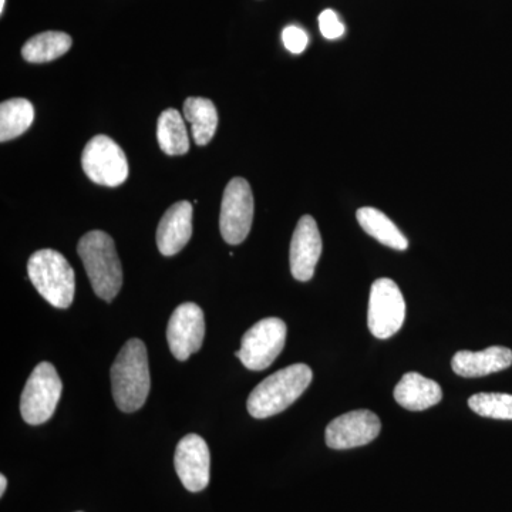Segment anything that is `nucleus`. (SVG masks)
<instances>
[{
	"label": "nucleus",
	"instance_id": "obj_9",
	"mask_svg": "<svg viewBox=\"0 0 512 512\" xmlns=\"http://www.w3.org/2000/svg\"><path fill=\"white\" fill-rule=\"evenodd\" d=\"M82 165L87 177L104 187H119L128 177L126 154L107 136L93 137L86 144Z\"/></svg>",
	"mask_w": 512,
	"mask_h": 512
},
{
	"label": "nucleus",
	"instance_id": "obj_21",
	"mask_svg": "<svg viewBox=\"0 0 512 512\" xmlns=\"http://www.w3.org/2000/svg\"><path fill=\"white\" fill-rule=\"evenodd\" d=\"M35 119L32 103L26 99H12L0 104V141L13 140L29 130Z\"/></svg>",
	"mask_w": 512,
	"mask_h": 512
},
{
	"label": "nucleus",
	"instance_id": "obj_1",
	"mask_svg": "<svg viewBox=\"0 0 512 512\" xmlns=\"http://www.w3.org/2000/svg\"><path fill=\"white\" fill-rule=\"evenodd\" d=\"M114 402L124 413H134L146 403L151 377L147 348L140 339H130L120 350L110 370Z\"/></svg>",
	"mask_w": 512,
	"mask_h": 512
},
{
	"label": "nucleus",
	"instance_id": "obj_2",
	"mask_svg": "<svg viewBox=\"0 0 512 512\" xmlns=\"http://www.w3.org/2000/svg\"><path fill=\"white\" fill-rule=\"evenodd\" d=\"M311 367L296 363L279 370L258 384L249 394L248 412L254 419H268L285 412L312 383Z\"/></svg>",
	"mask_w": 512,
	"mask_h": 512
},
{
	"label": "nucleus",
	"instance_id": "obj_6",
	"mask_svg": "<svg viewBox=\"0 0 512 512\" xmlns=\"http://www.w3.org/2000/svg\"><path fill=\"white\" fill-rule=\"evenodd\" d=\"M286 325L279 318H265L247 330L235 356L249 370L268 369L285 348Z\"/></svg>",
	"mask_w": 512,
	"mask_h": 512
},
{
	"label": "nucleus",
	"instance_id": "obj_11",
	"mask_svg": "<svg viewBox=\"0 0 512 512\" xmlns=\"http://www.w3.org/2000/svg\"><path fill=\"white\" fill-rule=\"evenodd\" d=\"M382 430V421L370 410H355L330 421L325 439L333 450H349L372 443Z\"/></svg>",
	"mask_w": 512,
	"mask_h": 512
},
{
	"label": "nucleus",
	"instance_id": "obj_3",
	"mask_svg": "<svg viewBox=\"0 0 512 512\" xmlns=\"http://www.w3.org/2000/svg\"><path fill=\"white\" fill-rule=\"evenodd\" d=\"M93 291L100 299L113 302L123 285V269L113 238L103 231H90L77 245Z\"/></svg>",
	"mask_w": 512,
	"mask_h": 512
},
{
	"label": "nucleus",
	"instance_id": "obj_16",
	"mask_svg": "<svg viewBox=\"0 0 512 512\" xmlns=\"http://www.w3.org/2000/svg\"><path fill=\"white\" fill-rule=\"evenodd\" d=\"M394 400L410 412H423L443 399L440 384L419 373H406L394 387Z\"/></svg>",
	"mask_w": 512,
	"mask_h": 512
},
{
	"label": "nucleus",
	"instance_id": "obj_22",
	"mask_svg": "<svg viewBox=\"0 0 512 512\" xmlns=\"http://www.w3.org/2000/svg\"><path fill=\"white\" fill-rule=\"evenodd\" d=\"M474 413L495 420H512V394L478 393L468 399Z\"/></svg>",
	"mask_w": 512,
	"mask_h": 512
},
{
	"label": "nucleus",
	"instance_id": "obj_4",
	"mask_svg": "<svg viewBox=\"0 0 512 512\" xmlns=\"http://www.w3.org/2000/svg\"><path fill=\"white\" fill-rule=\"evenodd\" d=\"M29 279L40 296L57 309H67L74 301L76 276L72 266L55 249H40L30 256Z\"/></svg>",
	"mask_w": 512,
	"mask_h": 512
},
{
	"label": "nucleus",
	"instance_id": "obj_24",
	"mask_svg": "<svg viewBox=\"0 0 512 512\" xmlns=\"http://www.w3.org/2000/svg\"><path fill=\"white\" fill-rule=\"evenodd\" d=\"M282 40H284V45L289 52L293 55H301L308 46L309 37L305 30L298 28V26H288L282 32Z\"/></svg>",
	"mask_w": 512,
	"mask_h": 512
},
{
	"label": "nucleus",
	"instance_id": "obj_18",
	"mask_svg": "<svg viewBox=\"0 0 512 512\" xmlns=\"http://www.w3.org/2000/svg\"><path fill=\"white\" fill-rule=\"evenodd\" d=\"M184 117L191 123L195 144L207 146L218 127V113L214 103L202 97H188L184 103Z\"/></svg>",
	"mask_w": 512,
	"mask_h": 512
},
{
	"label": "nucleus",
	"instance_id": "obj_17",
	"mask_svg": "<svg viewBox=\"0 0 512 512\" xmlns=\"http://www.w3.org/2000/svg\"><path fill=\"white\" fill-rule=\"evenodd\" d=\"M356 218L366 234L375 238L380 244L397 251H406L409 248V241L404 237L403 232L384 212L372 207L360 208Z\"/></svg>",
	"mask_w": 512,
	"mask_h": 512
},
{
	"label": "nucleus",
	"instance_id": "obj_26",
	"mask_svg": "<svg viewBox=\"0 0 512 512\" xmlns=\"http://www.w3.org/2000/svg\"><path fill=\"white\" fill-rule=\"evenodd\" d=\"M5 3H6V0H0V13H2V15H3V12H5Z\"/></svg>",
	"mask_w": 512,
	"mask_h": 512
},
{
	"label": "nucleus",
	"instance_id": "obj_15",
	"mask_svg": "<svg viewBox=\"0 0 512 512\" xmlns=\"http://www.w3.org/2000/svg\"><path fill=\"white\" fill-rule=\"evenodd\" d=\"M512 365V350L504 346H491L481 352L461 350L451 360L454 373L463 377H483L503 372Z\"/></svg>",
	"mask_w": 512,
	"mask_h": 512
},
{
	"label": "nucleus",
	"instance_id": "obj_5",
	"mask_svg": "<svg viewBox=\"0 0 512 512\" xmlns=\"http://www.w3.org/2000/svg\"><path fill=\"white\" fill-rule=\"evenodd\" d=\"M63 383L55 366L39 363L33 369L20 399V413L30 426H39L52 419L62 397Z\"/></svg>",
	"mask_w": 512,
	"mask_h": 512
},
{
	"label": "nucleus",
	"instance_id": "obj_7",
	"mask_svg": "<svg viewBox=\"0 0 512 512\" xmlns=\"http://www.w3.org/2000/svg\"><path fill=\"white\" fill-rule=\"evenodd\" d=\"M406 319V302L396 282L377 279L370 289L367 325L377 339H389L402 329Z\"/></svg>",
	"mask_w": 512,
	"mask_h": 512
},
{
	"label": "nucleus",
	"instance_id": "obj_13",
	"mask_svg": "<svg viewBox=\"0 0 512 512\" xmlns=\"http://www.w3.org/2000/svg\"><path fill=\"white\" fill-rule=\"evenodd\" d=\"M322 255V237L311 215H303L296 225L291 242V272L296 281L308 282L315 275Z\"/></svg>",
	"mask_w": 512,
	"mask_h": 512
},
{
	"label": "nucleus",
	"instance_id": "obj_23",
	"mask_svg": "<svg viewBox=\"0 0 512 512\" xmlns=\"http://www.w3.org/2000/svg\"><path fill=\"white\" fill-rule=\"evenodd\" d=\"M319 28L323 37L336 40L345 33V25L340 22L339 16L332 9L323 10L319 16Z\"/></svg>",
	"mask_w": 512,
	"mask_h": 512
},
{
	"label": "nucleus",
	"instance_id": "obj_25",
	"mask_svg": "<svg viewBox=\"0 0 512 512\" xmlns=\"http://www.w3.org/2000/svg\"><path fill=\"white\" fill-rule=\"evenodd\" d=\"M6 487H8V480H6V477L2 474V476H0V495H2V497L3 494H5Z\"/></svg>",
	"mask_w": 512,
	"mask_h": 512
},
{
	"label": "nucleus",
	"instance_id": "obj_8",
	"mask_svg": "<svg viewBox=\"0 0 512 512\" xmlns=\"http://www.w3.org/2000/svg\"><path fill=\"white\" fill-rule=\"evenodd\" d=\"M254 221V195L244 178H232L222 197L220 229L229 245L244 242Z\"/></svg>",
	"mask_w": 512,
	"mask_h": 512
},
{
	"label": "nucleus",
	"instance_id": "obj_19",
	"mask_svg": "<svg viewBox=\"0 0 512 512\" xmlns=\"http://www.w3.org/2000/svg\"><path fill=\"white\" fill-rule=\"evenodd\" d=\"M157 140L161 150L168 156H184L190 151L187 128L177 110H165L158 117Z\"/></svg>",
	"mask_w": 512,
	"mask_h": 512
},
{
	"label": "nucleus",
	"instance_id": "obj_14",
	"mask_svg": "<svg viewBox=\"0 0 512 512\" xmlns=\"http://www.w3.org/2000/svg\"><path fill=\"white\" fill-rule=\"evenodd\" d=\"M192 235V204L188 201L171 205L157 229V247L165 256L177 255L190 242Z\"/></svg>",
	"mask_w": 512,
	"mask_h": 512
},
{
	"label": "nucleus",
	"instance_id": "obj_12",
	"mask_svg": "<svg viewBox=\"0 0 512 512\" xmlns=\"http://www.w3.org/2000/svg\"><path fill=\"white\" fill-rule=\"evenodd\" d=\"M175 471L191 493H200L210 483L211 454L208 444L198 434H188L178 443L174 457Z\"/></svg>",
	"mask_w": 512,
	"mask_h": 512
},
{
	"label": "nucleus",
	"instance_id": "obj_10",
	"mask_svg": "<svg viewBox=\"0 0 512 512\" xmlns=\"http://www.w3.org/2000/svg\"><path fill=\"white\" fill-rule=\"evenodd\" d=\"M205 336L204 312L195 303L177 306L167 326V340L175 359L185 362L201 349Z\"/></svg>",
	"mask_w": 512,
	"mask_h": 512
},
{
	"label": "nucleus",
	"instance_id": "obj_20",
	"mask_svg": "<svg viewBox=\"0 0 512 512\" xmlns=\"http://www.w3.org/2000/svg\"><path fill=\"white\" fill-rule=\"evenodd\" d=\"M72 37L63 32H43L33 36L22 47V56L29 63H47L59 59L72 47Z\"/></svg>",
	"mask_w": 512,
	"mask_h": 512
}]
</instances>
